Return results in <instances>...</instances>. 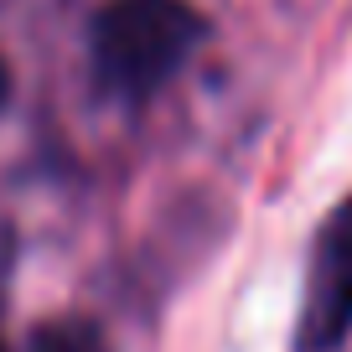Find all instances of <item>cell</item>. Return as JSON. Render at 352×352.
<instances>
[{
    "label": "cell",
    "mask_w": 352,
    "mask_h": 352,
    "mask_svg": "<svg viewBox=\"0 0 352 352\" xmlns=\"http://www.w3.org/2000/svg\"><path fill=\"white\" fill-rule=\"evenodd\" d=\"M6 99H11V67H6V57H0V109H6Z\"/></svg>",
    "instance_id": "cell-4"
},
{
    "label": "cell",
    "mask_w": 352,
    "mask_h": 352,
    "mask_svg": "<svg viewBox=\"0 0 352 352\" xmlns=\"http://www.w3.org/2000/svg\"><path fill=\"white\" fill-rule=\"evenodd\" d=\"M352 331V202H342L316 233L300 300V352H331Z\"/></svg>",
    "instance_id": "cell-2"
},
{
    "label": "cell",
    "mask_w": 352,
    "mask_h": 352,
    "mask_svg": "<svg viewBox=\"0 0 352 352\" xmlns=\"http://www.w3.org/2000/svg\"><path fill=\"white\" fill-rule=\"evenodd\" d=\"M26 352H109V342H104V331L94 327V321H47L42 331H32V347Z\"/></svg>",
    "instance_id": "cell-3"
},
{
    "label": "cell",
    "mask_w": 352,
    "mask_h": 352,
    "mask_svg": "<svg viewBox=\"0 0 352 352\" xmlns=\"http://www.w3.org/2000/svg\"><path fill=\"white\" fill-rule=\"evenodd\" d=\"M202 21L187 0H114L94 21V67L114 94L145 99L197 52Z\"/></svg>",
    "instance_id": "cell-1"
}]
</instances>
